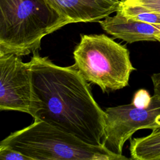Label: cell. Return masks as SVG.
I'll use <instances>...</instances> for the list:
<instances>
[{"label":"cell","mask_w":160,"mask_h":160,"mask_svg":"<svg viewBox=\"0 0 160 160\" xmlns=\"http://www.w3.org/2000/svg\"><path fill=\"white\" fill-rule=\"evenodd\" d=\"M33 102L31 114L91 144L100 146L106 112L94 100L75 64L61 67L33 52L29 62Z\"/></svg>","instance_id":"cell-1"},{"label":"cell","mask_w":160,"mask_h":160,"mask_svg":"<svg viewBox=\"0 0 160 160\" xmlns=\"http://www.w3.org/2000/svg\"><path fill=\"white\" fill-rule=\"evenodd\" d=\"M116 12L128 19L147 22L160 27V12L121 0Z\"/></svg>","instance_id":"cell-10"},{"label":"cell","mask_w":160,"mask_h":160,"mask_svg":"<svg viewBox=\"0 0 160 160\" xmlns=\"http://www.w3.org/2000/svg\"><path fill=\"white\" fill-rule=\"evenodd\" d=\"M129 151L132 159L160 160V129L146 136L130 139Z\"/></svg>","instance_id":"cell-9"},{"label":"cell","mask_w":160,"mask_h":160,"mask_svg":"<svg viewBox=\"0 0 160 160\" xmlns=\"http://www.w3.org/2000/svg\"><path fill=\"white\" fill-rule=\"evenodd\" d=\"M71 20L46 0H0V54L26 56Z\"/></svg>","instance_id":"cell-2"},{"label":"cell","mask_w":160,"mask_h":160,"mask_svg":"<svg viewBox=\"0 0 160 160\" xmlns=\"http://www.w3.org/2000/svg\"><path fill=\"white\" fill-rule=\"evenodd\" d=\"M126 2L160 12V0H125Z\"/></svg>","instance_id":"cell-13"},{"label":"cell","mask_w":160,"mask_h":160,"mask_svg":"<svg viewBox=\"0 0 160 160\" xmlns=\"http://www.w3.org/2000/svg\"><path fill=\"white\" fill-rule=\"evenodd\" d=\"M108 16L99 23L108 34L128 43L138 41L160 42V27L142 21L126 19L118 12Z\"/></svg>","instance_id":"cell-8"},{"label":"cell","mask_w":160,"mask_h":160,"mask_svg":"<svg viewBox=\"0 0 160 160\" xmlns=\"http://www.w3.org/2000/svg\"><path fill=\"white\" fill-rule=\"evenodd\" d=\"M74 64L84 78L105 92L128 85L136 70L125 46L105 34H84L73 52Z\"/></svg>","instance_id":"cell-4"},{"label":"cell","mask_w":160,"mask_h":160,"mask_svg":"<svg viewBox=\"0 0 160 160\" xmlns=\"http://www.w3.org/2000/svg\"><path fill=\"white\" fill-rule=\"evenodd\" d=\"M72 23L99 22L117 11L121 0H46Z\"/></svg>","instance_id":"cell-7"},{"label":"cell","mask_w":160,"mask_h":160,"mask_svg":"<svg viewBox=\"0 0 160 160\" xmlns=\"http://www.w3.org/2000/svg\"><path fill=\"white\" fill-rule=\"evenodd\" d=\"M102 144L112 152L122 155V148L132 134L142 129H160V96H151L146 108L133 103L108 108Z\"/></svg>","instance_id":"cell-5"},{"label":"cell","mask_w":160,"mask_h":160,"mask_svg":"<svg viewBox=\"0 0 160 160\" xmlns=\"http://www.w3.org/2000/svg\"><path fill=\"white\" fill-rule=\"evenodd\" d=\"M0 159L1 160H31L21 152L8 147L0 146Z\"/></svg>","instance_id":"cell-11"},{"label":"cell","mask_w":160,"mask_h":160,"mask_svg":"<svg viewBox=\"0 0 160 160\" xmlns=\"http://www.w3.org/2000/svg\"><path fill=\"white\" fill-rule=\"evenodd\" d=\"M0 146L8 147L31 160H122L129 158L114 154L103 145L86 142L76 136L42 121L10 134Z\"/></svg>","instance_id":"cell-3"},{"label":"cell","mask_w":160,"mask_h":160,"mask_svg":"<svg viewBox=\"0 0 160 160\" xmlns=\"http://www.w3.org/2000/svg\"><path fill=\"white\" fill-rule=\"evenodd\" d=\"M151 101V96L146 89L138 90L134 96L132 103L138 107H148Z\"/></svg>","instance_id":"cell-12"},{"label":"cell","mask_w":160,"mask_h":160,"mask_svg":"<svg viewBox=\"0 0 160 160\" xmlns=\"http://www.w3.org/2000/svg\"><path fill=\"white\" fill-rule=\"evenodd\" d=\"M32 102L29 62L16 54H0V109L31 114Z\"/></svg>","instance_id":"cell-6"}]
</instances>
